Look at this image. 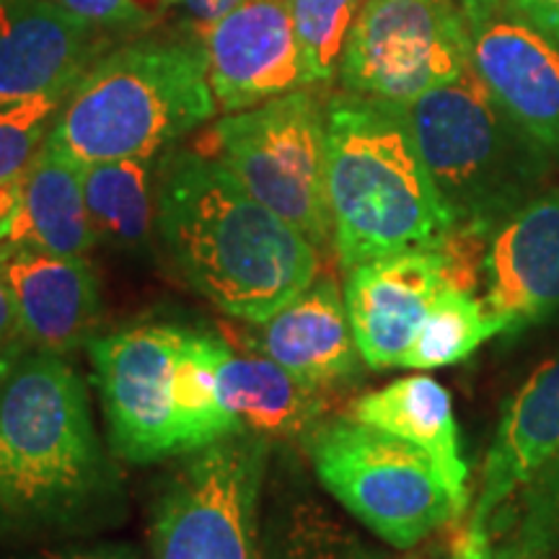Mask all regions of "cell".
Here are the masks:
<instances>
[{
  "label": "cell",
  "instance_id": "6da1fadb",
  "mask_svg": "<svg viewBox=\"0 0 559 559\" xmlns=\"http://www.w3.org/2000/svg\"><path fill=\"white\" fill-rule=\"evenodd\" d=\"M156 230L194 293L254 326L319 275V249L200 151L158 160Z\"/></svg>",
  "mask_w": 559,
  "mask_h": 559
},
{
  "label": "cell",
  "instance_id": "7a4b0ae2",
  "mask_svg": "<svg viewBox=\"0 0 559 559\" xmlns=\"http://www.w3.org/2000/svg\"><path fill=\"white\" fill-rule=\"evenodd\" d=\"M117 502L86 386L66 355L24 349L0 394V539L73 531Z\"/></svg>",
  "mask_w": 559,
  "mask_h": 559
},
{
  "label": "cell",
  "instance_id": "3957f363",
  "mask_svg": "<svg viewBox=\"0 0 559 559\" xmlns=\"http://www.w3.org/2000/svg\"><path fill=\"white\" fill-rule=\"evenodd\" d=\"M326 198L345 272L379 257L440 247L456 228L402 104L349 91L326 102Z\"/></svg>",
  "mask_w": 559,
  "mask_h": 559
},
{
  "label": "cell",
  "instance_id": "277c9868",
  "mask_svg": "<svg viewBox=\"0 0 559 559\" xmlns=\"http://www.w3.org/2000/svg\"><path fill=\"white\" fill-rule=\"evenodd\" d=\"M218 111L202 45L135 41L75 81L45 145L75 166L156 158Z\"/></svg>",
  "mask_w": 559,
  "mask_h": 559
},
{
  "label": "cell",
  "instance_id": "5b68a950",
  "mask_svg": "<svg viewBox=\"0 0 559 559\" xmlns=\"http://www.w3.org/2000/svg\"><path fill=\"white\" fill-rule=\"evenodd\" d=\"M402 107L456 228L489 239L544 192L555 160L510 120L474 68Z\"/></svg>",
  "mask_w": 559,
  "mask_h": 559
},
{
  "label": "cell",
  "instance_id": "8992f818",
  "mask_svg": "<svg viewBox=\"0 0 559 559\" xmlns=\"http://www.w3.org/2000/svg\"><path fill=\"white\" fill-rule=\"evenodd\" d=\"M306 451L326 492L396 549H415L466 513L428 453L353 417L324 419Z\"/></svg>",
  "mask_w": 559,
  "mask_h": 559
},
{
  "label": "cell",
  "instance_id": "52a82bcc",
  "mask_svg": "<svg viewBox=\"0 0 559 559\" xmlns=\"http://www.w3.org/2000/svg\"><path fill=\"white\" fill-rule=\"evenodd\" d=\"M215 156L251 198L313 247L332 243L326 198V102L309 88L228 111L210 132Z\"/></svg>",
  "mask_w": 559,
  "mask_h": 559
},
{
  "label": "cell",
  "instance_id": "ba28073f",
  "mask_svg": "<svg viewBox=\"0 0 559 559\" xmlns=\"http://www.w3.org/2000/svg\"><path fill=\"white\" fill-rule=\"evenodd\" d=\"M272 443L230 432L194 451L160 495L153 559H257V513Z\"/></svg>",
  "mask_w": 559,
  "mask_h": 559
},
{
  "label": "cell",
  "instance_id": "9c48e42d",
  "mask_svg": "<svg viewBox=\"0 0 559 559\" xmlns=\"http://www.w3.org/2000/svg\"><path fill=\"white\" fill-rule=\"evenodd\" d=\"M469 68L472 34L456 0H368L337 79L349 94L409 104Z\"/></svg>",
  "mask_w": 559,
  "mask_h": 559
},
{
  "label": "cell",
  "instance_id": "30bf717a",
  "mask_svg": "<svg viewBox=\"0 0 559 559\" xmlns=\"http://www.w3.org/2000/svg\"><path fill=\"white\" fill-rule=\"evenodd\" d=\"M187 326L135 324L88 342L109 445L130 464L179 456L177 360Z\"/></svg>",
  "mask_w": 559,
  "mask_h": 559
},
{
  "label": "cell",
  "instance_id": "8fae6325",
  "mask_svg": "<svg viewBox=\"0 0 559 559\" xmlns=\"http://www.w3.org/2000/svg\"><path fill=\"white\" fill-rule=\"evenodd\" d=\"M200 45L210 88L226 111L311 86L290 0H243L202 32Z\"/></svg>",
  "mask_w": 559,
  "mask_h": 559
},
{
  "label": "cell",
  "instance_id": "7c38bea8",
  "mask_svg": "<svg viewBox=\"0 0 559 559\" xmlns=\"http://www.w3.org/2000/svg\"><path fill=\"white\" fill-rule=\"evenodd\" d=\"M472 68L495 102L559 164V41L526 19L498 9L466 21Z\"/></svg>",
  "mask_w": 559,
  "mask_h": 559
},
{
  "label": "cell",
  "instance_id": "4fadbf2b",
  "mask_svg": "<svg viewBox=\"0 0 559 559\" xmlns=\"http://www.w3.org/2000/svg\"><path fill=\"white\" fill-rule=\"evenodd\" d=\"M445 285L443 247L400 251L347 270L345 304L362 362L379 370L402 368Z\"/></svg>",
  "mask_w": 559,
  "mask_h": 559
},
{
  "label": "cell",
  "instance_id": "5bb4252c",
  "mask_svg": "<svg viewBox=\"0 0 559 559\" xmlns=\"http://www.w3.org/2000/svg\"><path fill=\"white\" fill-rule=\"evenodd\" d=\"M485 306L502 334H521L559 313V190H544L487 239Z\"/></svg>",
  "mask_w": 559,
  "mask_h": 559
},
{
  "label": "cell",
  "instance_id": "9a60e30c",
  "mask_svg": "<svg viewBox=\"0 0 559 559\" xmlns=\"http://www.w3.org/2000/svg\"><path fill=\"white\" fill-rule=\"evenodd\" d=\"M102 52L99 29L55 0H3L0 109L73 86Z\"/></svg>",
  "mask_w": 559,
  "mask_h": 559
},
{
  "label": "cell",
  "instance_id": "2e32d148",
  "mask_svg": "<svg viewBox=\"0 0 559 559\" xmlns=\"http://www.w3.org/2000/svg\"><path fill=\"white\" fill-rule=\"evenodd\" d=\"M0 267L29 347L68 355L91 337L99 321V283L86 257H62L0 241Z\"/></svg>",
  "mask_w": 559,
  "mask_h": 559
},
{
  "label": "cell",
  "instance_id": "e0dca14e",
  "mask_svg": "<svg viewBox=\"0 0 559 559\" xmlns=\"http://www.w3.org/2000/svg\"><path fill=\"white\" fill-rule=\"evenodd\" d=\"M559 451V355L536 370L500 415L469 523L485 526Z\"/></svg>",
  "mask_w": 559,
  "mask_h": 559
},
{
  "label": "cell",
  "instance_id": "ac0fdd59",
  "mask_svg": "<svg viewBox=\"0 0 559 559\" xmlns=\"http://www.w3.org/2000/svg\"><path fill=\"white\" fill-rule=\"evenodd\" d=\"M257 326L260 334L251 340V347L317 386L349 379L362 360L345 293L330 277L313 280L300 296Z\"/></svg>",
  "mask_w": 559,
  "mask_h": 559
},
{
  "label": "cell",
  "instance_id": "d6986e66",
  "mask_svg": "<svg viewBox=\"0 0 559 559\" xmlns=\"http://www.w3.org/2000/svg\"><path fill=\"white\" fill-rule=\"evenodd\" d=\"M221 400L241 432L272 440L309 438L330 409V386L298 379L270 355L223 349Z\"/></svg>",
  "mask_w": 559,
  "mask_h": 559
},
{
  "label": "cell",
  "instance_id": "ffe728a7",
  "mask_svg": "<svg viewBox=\"0 0 559 559\" xmlns=\"http://www.w3.org/2000/svg\"><path fill=\"white\" fill-rule=\"evenodd\" d=\"M349 417L417 445L436 461L453 498L469 508V466L461 453V436L453 402L445 386L417 373L368 391L349 409Z\"/></svg>",
  "mask_w": 559,
  "mask_h": 559
},
{
  "label": "cell",
  "instance_id": "44dd1931",
  "mask_svg": "<svg viewBox=\"0 0 559 559\" xmlns=\"http://www.w3.org/2000/svg\"><path fill=\"white\" fill-rule=\"evenodd\" d=\"M5 241L29 243L50 254L86 257L99 241L83 198V169L41 145L32 166L21 174L16 213Z\"/></svg>",
  "mask_w": 559,
  "mask_h": 559
},
{
  "label": "cell",
  "instance_id": "7402d4cb",
  "mask_svg": "<svg viewBox=\"0 0 559 559\" xmlns=\"http://www.w3.org/2000/svg\"><path fill=\"white\" fill-rule=\"evenodd\" d=\"M156 185L153 158L83 166V198L96 236L111 247H145L156 228Z\"/></svg>",
  "mask_w": 559,
  "mask_h": 559
},
{
  "label": "cell",
  "instance_id": "603a6c76",
  "mask_svg": "<svg viewBox=\"0 0 559 559\" xmlns=\"http://www.w3.org/2000/svg\"><path fill=\"white\" fill-rule=\"evenodd\" d=\"M495 334H502V324L487 309L485 300L474 298L472 290L445 285L404 355L402 368L432 370L456 366Z\"/></svg>",
  "mask_w": 559,
  "mask_h": 559
},
{
  "label": "cell",
  "instance_id": "cb8c5ba5",
  "mask_svg": "<svg viewBox=\"0 0 559 559\" xmlns=\"http://www.w3.org/2000/svg\"><path fill=\"white\" fill-rule=\"evenodd\" d=\"M489 523L495 559H551L559 555V451Z\"/></svg>",
  "mask_w": 559,
  "mask_h": 559
},
{
  "label": "cell",
  "instance_id": "d4e9b609",
  "mask_svg": "<svg viewBox=\"0 0 559 559\" xmlns=\"http://www.w3.org/2000/svg\"><path fill=\"white\" fill-rule=\"evenodd\" d=\"M257 559H381L313 502H298L270 523Z\"/></svg>",
  "mask_w": 559,
  "mask_h": 559
},
{
  "label": "cell",
  "instance_id": "484cf974",
  "mask_svg": "<svg viewBox=\"0 0 559 559\" xmlns=\"http://www.w3.org/2000/svg\"><path fill=\"white\" fill-rule=\"evenodd\" d=\"M368 0H290L311 86L337 79L347 34Z\"/></svg>",
  "mask_w": 559,
  "mask_h": 559
},
{
  "label": "cell",
  "instance_id": "4316f807",
  "mask_svg": "<svg viewBox=\"0 0 559 559\" xmlns=\"http://www.w3.org/2000/svg\"><path fill=\"white\" fill-rule=\"evenodd\" d=\"M73 86L0 109V181L19 179L29 169Z\"/></svg>",
  "mask_w": 559,
  "mask_h": 559
},
{
  "label": "cell",
  "instance_id": "83f0119b",
  "mask_svg": "<svg viewBox=\"0 0 559 559\" xmlns=\"http://www.w3.org/2000/svg\"><path fill=\"white\" fill-rule=\"evenodd\" d=\"M99 32L140 34L158 26L174 0H55Z\"/></svg>",
  "mask_w": 559,
  "mask_h": 559
},
{
  "label": "cell",
  "instance_id": "f1b7e54d",
  "mask_svg": "<svg viewBox=\"0 0 559 559\" xmlns=\"http://www.w3.org/2000/svg\"><path fill=\"white\" fill-rule=\"evenodd\" d=\"M24 332H21V321L16 311V300H13L11 285L0 267V355H21L26 349Z\"/></svg>",
  "mask_w": 559,
  "mask_h": 559
},
{
  "label": "cell",
  "instance_id": "f546056e",
  "mask_svg": "<svg viewBox=\"0 0 559 559\" xmlns=\"http://www.w3.org/2000/svg\"><path fill=\"white\" fill-rule=\"evenodd\" d=\"M502 9L526 19L536 29L559 41V0H506Z\"/></svg>",
  "mask_w": 559,
  "mask_h": 559
},
{
  "label": "cell",
  "instance_id": "4dcf8cb0",
  "mask_svg": "<svg viewBox=\"0 0 559 559\" xmlns=\"http://www.w3.org/2000/svg\"><path fill=\"white\" fill-rule=\"evenodd\" d=\"M241 3L243 0H174V11H179L181 19L202 34Z\"/></svg>",
  "mask_w": 559,
  "mask_h": 559
},
{
  "label": "cell",
  "instance_id": "1f68e13d",
  "mask_svg": "<svg viewBox=\"0 0 559 559\" xmlns=\"http://www.w3.org/2000/svg\"><path fill=\"white\" fill-rule=\"evenodd\" d=\"M451 559H495L492 534L485 526L466 521V526L453 536Z\"/></svg>",
  "mask_w": 559,
  "mask_h": 559
},
{
  "label": "cell",
  "instance_id": "d6a6232c",
  "mask_svg": "<svg viewBox=\"0 0 559 559\" xmlns=\"http://www.w3.org/2000/svg\"><path fill=\"white\" fill-rule=\"evenodd\" d=\"M45 559H138L128 547L117 544H88V547H68L47 555Z\"/></svg>",
  "mask_w": 559,
  "mask_h": 559
},
{
  "label": "cell",
  "instance_id": "836d02e7",
  "mask_svg": "<svg viewBox=\"0 0 559 559\" xmlns=\"http://www.w3.org/2000/svg\"><path fill=\"white\" fill-rule=\"evenodd\" d=\"M21 194V177L11 181H0V241L5 239V230H9V223L16 213Z\"/></svg>",
  "mask_w": 559,
  "mask_h": 559
},
{
  "label": "cell",
  "instance_id": "e575fe53",
  "mask_svg": "<svg viewBox=\"0 0 559 559\" xmlns=\"http://www.w3.org/2000/svg\"><path fill=\"white\" fill-rule=\"evenodd\" d=\"M461 13H464L466 21H474V19H481L487 16V13L502 9V3L506 0H456Z\"/></svg>",
  "mask_w": 559,
  "mask_h": 559
},
{
  "label": "cell",
  "instance_id": "d590c367",
  "mask_svg": "<svg viewBox=\"0 0 559 559\" xmlns=\"http://www.w3.org/2000/svg\"><path fill=\"white\" fill-rule=\"evenodd\" d=\"M404 559H451V544H449V549H443V547L415 549L412 555H407Z\"/></svg>",
  "mask_w": 559,
  "mask_h": 559
},
{
  "label": "cell",
  "instance_id": "8d00e7d4",
  "mask_svg": "<svg viewBox=\"0 0 559 559\" xmlns=\"http://www.w3.org/2000/svg\"><path fill=\"white\" fill-rule=\"evenodd\" d=\"M19 360V355H0V394H3V386H5V381H9V373H11V368H13V362Z\"/></svg>",
  "mask_w": 559,
  "mask_h": 559
},
{
  "label": "cell",
  "instance_id": "74e56055",
  "mask_svg": "<svg viewBox=\"0 0 559 559\" xmlns=\"http://www.w3.org/2000/svg\"><path fill=\"white\" fill-rule=\"evenodd\" d=\"M0 3H3V0H0Z\"/></svg>",
  "mask_w": 559,
  "mask_h": 559
}]
</instances>
